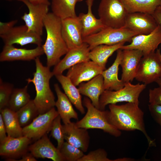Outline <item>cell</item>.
<instances>
[{"mask_svg": "<svg viewBox=\"0 0 161 161\" xmlns=\"http://www.w3.org/2000/svg\"><path fill=\"white\" fill-rule=\"evenodd\" d=\"M138 104L131 102L121 105L109 104V111H106L109 123L118 129L127 131L138 130L147 139L149 146H156L154 140H152L145 130L144 113Z\"/></svg>", "mask_w": 161, "mask_h": 161, "instance_id": "1", "label": "cell"}, {"mask_svg": "<svg viewBox=\"0 0 161 161\" xmlns=\"http://www.w3.org/2000/svg\"><path fill=\"white\" fill-rule=\"evenodd\" d=\"M47 38L42 47L47 57V66L50 68L57 64L61 58L69 50L61 32V19L52 12L48 13L44 20Z\"/></svg>", "mask_w": 161, "mask_h": 161, "instance_id": "2", "label": "cell"}, {"mask_svg": "<svg viewBox=\"0 0 161 161\" xmlns=\"http://www.w3.org/2000/svg\"><path fill=\"white\" fill-rule=\"evenodd\" d=\"M35 61L36 70L33 78L26 81L28 84L32 83L35 86L36 95L33 101L39 114H43L55 106V97L49 85L50 80L54 75L50 68L43 65L39 57Z\"/></svg>", "mask_w": 161, "mask_h": 161, "instance_id": "3", "label": "cell"}, {"mask_svg": "<svg viewBox=\"0 0 161 161\" xmlns=\"http://www.w3.org/2000/svg\"><path fill=\"white\" fill-rule=\"evenodd\" d=\"M83 102L87 111L84 117L75 123L77 127L86 129H100L114 137L120 136V130L111 125L109 121L106 111L101 110L96 108L87 97L84 98Z\"/></svg>", "mask_w": 161, "mask_h": 161, "instance_id": "4", "label": "cell"}, {"mask_svg": "<svg viewBox=\"0 0 161 161\" xmlns=\"http://www.w3.org/2000/svg\"><path fill=\"white\" fill-rule=\"evenodd\" d=\"M17 22V20L7 22H0V37L5 45L16 44L23 46L33 44L37 46H41V36L28 32L25 25L15 26Z\"/></svg>", "mask_w": 161, "mask_h": 161, "instance_id": "5", "label": "cell"}, {"mask_svg": "<svg viewBox=\"0 0 161 161\" xmlns=\"http://www.w3.org/2000/svg\"><path fill=\"white\" fill-rule=\"evenodd\" d=\"M138 35L124 27L119 28L105 27L98 32L83 38L91 50L101 44L113 45L121 43L131 42L132 38Z\"/></svg>", "mask_w": 161, "mask_h": 161, "instance_id": "6", "label": "cell"}, {"mask_svg": "<svg viewBox=\"0 0 161 161\" xmlns=\"http://www.w3.org/2000/svg\"><path fill=\"white\" fill-rule=\"evenodd\" d=\"M146 85L140 83L134 85L128 82L125 83L124 87L118 90H105L100 97L99 109L104 110L108 104H116L119 102H125L139 104V97L145 89Z\"/></svg>", "mask_w": 161, "mask_h": 161, "instance_id": "7", "label": "cell"}, {"mask_svg": "<svg viewBox=\"0 0 161 161\" xmlns=\"http://www.w3.org/2000/svg\"><path fill=\"white\" fill-rule=\"evenodd\" d=\"M98 11L105 27L114 28L124 27L129 13L122 0H101Z\"/></svg>", "mask_w": 161, "mask_h": 161, "instance_id": "8", "label": "cell"}, {"mask_svg": "<svg viewBox=\"0 0 161 161\" xmlns=\"http://www.w3.org/2000/svg\"><path fill=\"white\" fill-rule=\"evenodd\" d=\"M161 78V63L156 52L143 55L139 63L135 79L148 84Z\"/></svg>", "mask_w": 161, "mask_h": 161, "instance_id": "9", "label": "cell"}, {"mask_svg": "<svg viewBox=\"0 0 161 161\" xmlns=\"http://www.w3.org/2000/svg\"><path fill=\"white\" fill-rule=\"evenodd\" d=\"M23 2L29 10V13H25L21 19L29 32H32L41 36L44 27V20L48 14L50 5L45 4H34L27 0H18Z\"/></svg>", "mask_w": 161, "mask_h": 161, "instance_id": "10", "label": "cell"}, {"mask_svg": "<svg viewBox=\"0 0 161 161\" xmlns=\"http://www.w3.org/2000/svg\"><path fill=\"white\" fill-rule=\"evenodd\" d=\"M59 114L53 107L47 112L39 114L29 125L22 128V134L31 140H37L50 131L52 123Z\"/></svg>", "mask_w": 161, "mask_h": 161, "instance_id": "11", "label": "cell"}, {"mask_svg": "<svg viewBox=\"0 0 161 161\" xmlns=\"http://www.w3.org/2000/svg\"><path fill=\"white\" fill-rule=\"evenodd\" d=\"M161 44V29L158 26L152 32L146 35H138L133 37L130 43L124 45L120 49H135L141 50L143 55L155 52Z\"/></svg>", "mask_w": 161, "mask_h": 161, "instance_id": "12", "label": "cell"}, {"mask_svg": "<svg viewBox=\"0 0 161 161\" xmlns=\"http://www.w3.org/2000/svg\"><path fill=\"white\" fill-rule=\"evenodd\" d=\"M104 70L92 61L77 64L69 68L66 76L76 86L101 74Z\"/></svg>", "mask_w": 161, "mask_h": 161, "instance_id": "13", "label": "cell"}, {"mask_svg": "<svg viewBox=\"0 0 161 161\" xmlns=\"http://www.w3.org/2000/svg\"><path fill=\"white\" fill-rule=\"evenodd\" d=\"M31 139L25 136L18 137L8 136L0 143V155L7 158V161H13L28 151Z\"/></svg>", "mask_w": 161, "mask_h": 161, "instance_id": "14", "label": "cell"}, {"mask_svg": "<svg viewBox=\"0 0 161 161\" xmlns=\"http://www.w3.org/2000/svg\"><path fill=\"white\" fill-rule=\"evenodd\" d=\"M90 50L89 45L84 42L79 47L69 49L64 58L54 66L52 71L54 76L62 74L77 64L90 61Z\"/></svg>", "mask_w": 161, "mask_h": 161, "instance_id": "15", "label": "cell"}, {"mask_svg": "<svg viewBox=\"0 0 161 161\" xmlns=\"http://www.w3.org/2000/svg\"><path fill=\"white\" fill-rule=\"evenodd\" d=\"M157 26L151 14L134 12L128 14L124 27L138 35H146L153 32Z\"/></svg>", "mask_w": 161, "mask_h": 161, "instance_id": "16", "label": "cell"}, {"mask_svg": "<svg viewBox=\"0 0 161 161\" xmlns=\"http://www.w3.org/2000/svg\"><path fill=\"white\" fill-rule=\"evenodd\" d=\"M61 32L69 49L79 47L83 43L81 26L78 16L61 20Z\"/></svg>", "mask_w": 161, "mask_h": 161, "instance_id": "17", "label": "cell"}, {"mask_svg": "<svg viewBox=\"0 0 161 161\" xmlns=\"http://www.w3.org/2000/svg\"><path fill=\"white\" fill-rule=\"evenodd\" d=\"M143 56V52L139 49L122 50L120 65L122 69L121 80L124 83L132 82L135 78L139 63Z\"/></svg>", "mask_w": 161, "mask_h": 161, "instance_id": "18", "label": "cell"}, {"mask_svg": "<svg viewBox=\"0 0 161 161\" xmlns=\"http://www.w3.org/2000/svg\"><path fill=\"white\" fill-rule=\"evenodd\" d=\"M44 54L42 46L27 49L15 47L13 45H4L0 54V61L17 60L30 61Z\"/></svg>", "mask_w": 161, "mask_h": 161, "instance_id": "19", "label": "cell"}, {"mask_svg": "<svg viewBox=\"0 0 161 161\" xmlns=\"http://www.w3.org/2000/svg\"><path fill=\"white\" fill-rule=\"evenodd\" d=\"M28 150L37 158H47L54 161H64L60 150L51 142L47 134L29 145Z\"/></svg>", "mask_w": 161, "mask_h": 161, "instance_id": "20", "label": "cell"}, {"mask_svg": "<svg viewBox=\"0 0 161 161\" xmlns=\"http://www.w3.org/2000/svg\"><path fill=\"white\" fill-rule=\"evenodd\" d=\"M63 129L66 141L84 152L87 151L90 139L87 129L79 128L75 123L71 122L63 125Z\"/></svg>", "mask_w": 161, "mask_h": 161, "instance_id": "21", "label": "cell"}, {"mask_svg": "<svg viewBox=\"0 0 161 161\" xmlns=\"http://www.w3.org/2000/svg\"><path fill=\"white\" fill-rule=\"evenodd\" d=\"M78 89L81 94L89 98L95 107L99 109L100 97L105 90L103 78L101 74L96 76L86 83H81Z\"/></svg>", "mask_w": 161, "mask_h": 161, "instance_id": "22", "label": "cell"}, {"mask_svg": "<svg viewBox=\"0 0 161 161\" xmlns=\"http://www.w3.org/2000/svg\"><path fill=\"white\" fill-rule=\"evenodd\" d=\"M122 55V50L117 51L116 58L112 65L108 69L104 70L101 74L103 78L104 88L105 90L116 91L123 88L125 83L118 77L119 67Z\"/></svg>", "mask_w": 161, "mask_h": 161, "instance_id": "23", "label": "cell"}, {"mask_svg": "<svg viewBox=\"0 0 161 161\" xmlns=\"http://www.w3.org/2000/svg\"><path fill=\"white\" fill-rule=\"evenodd\" d=\"M94 0H86L88 11L80 13L78 17L81 23L83 38L97 33L105 27L100 20L93 14L92 7Z\"/></svg>", "mask_w": 161, "mask_h": 161, "instance_id": "24", "label": "cell"}, {"mask_svg": "<svg viewBox=\"0 0 161 161\" xmlns=\"http://www.w3.org/2000/svg\"><path fill=\"white\" fill-rule=\"evenodd\" d=\"M54 87L57 97L55 106L64 124L70 123L72 118L78 120V114L73 108L72 103L67 96L61 90L58 84H55Z\"/></svg>", "mask_w": 161, "mask_h": 161, "instance_id": "25", "label": "cell"}, {"mask_svg": "<svg viewBox=\"0 0 161 161\" xmlns=\"http://www.w3.org/2000/svg\"><path fill=\"white\" fill-rule=\"evenodd\" d=\"M61 85L64 93L72 103L82 114L85 113L83 106L81 94L78 88H77L67 76L62 74L55 76Z\"/></svg>", "mask_w": 161, "mask_h": 161, "instance_id": "26", "label": "cell"}, {"mask_svg": "<svg viewBox=\"0 0 161 161\" xmlns=\"http://www.w3.org/2000/svg\"><path fill=\"white\" fill-rule=\"evenodd\" d=\"M125 43L123 42L113 45L101 44L97 46L90 50V59L105 70L109 58L115 51L120 49Z\"/></svg>", "mask_w": 161, "mask_h": 161, "instance_id": "27", "label": "cell"}, {"mask_svg": "<svg viewBox=\"0 0 161 161\" xmlns=\"http://www.w3.org/2000/svg\"><path fill=\"white\" fill-rule=\"evenodd\" d=\"M83 0H51L52 12L62 20L77 16L75 11L76 4Z\"/></svg>", "mask_w": 161, "mask_h": 161, "instance_id": "28", "label": "cell"}, {"mask_svg": "<svg viewBox=\"0 0 161 161\" xmlns=\"http://www.w3.org/2000/svg\"><path fill=\"white\" fill-rule=\"evenodd\" d=\"M6 128L8 136L18 137L23 136L16 112L8 107L0 111Z\"/></svg>", "mask_w": 161, "mask_h": 161, "instance_id": "29", "label": "cell"}, {"mask_svg": "<svg viewBox=\"0 0 161 161\" xmlns=\"http://www.w3.org/2000/svg\"><path fill=\"white\" fill-rule=\"evenodd\" d=\"M128 12H141L152 14L159 7L161 0H122Z\"/></svg>", "mask_w": 161, "mask_h": 161, "instance_id": "30", "label": "cell"}, {"mask_svg": "<svg viewBox=\"0 0 161 161\" xmlns=\"http://www.w3.org/2000/svg\"><path fill=\"white\" fill-rule=\"evenodd\" d=\"M28 87L27 85L23 88H14L7 107L16 112L28 103L31 100Z\"/></svg>", "mask_w": 161, "mask_h": 161, "instance_id": "31", "label": "cell"}, {"mask_svg": "<svg viewBox=\"0 0 161 161\" xmlns=\"http://www.w3.org/2000/svg\"><path fill=\"white\" fill-rule=\"evenodd\" d=\"M16 112L20 124L23 128L30 124L39 114L33 100Z\"/></svg>", "mask_w": 161, "mask_h": 161, "instance_id": "32", "label": "cell"}, {"mask_svg": "<svg viewBox=\"0 0 161 161\" xmlns=\"http://www.w3.org/2000/svg\"><path fill=\"white\" fill-rule=\"evenodd\" d=\"M59 150L65 161H78L84 155L82 150L66 141L64 142Z\"/></svg>", "mask_w": 161, "mask_h": 161, "instance_id": "33", "label": "cell"}, {"mask_svg": "<svg viewBox=\"0 0 161 161\" xmlns=\"http://www.w3.org/2000/svg\"><path fill=\"white\" fill-rule=\"evenodd\" d=\"M61 120L59 115L54 119L50 131L51 135L57 142V148L59 150L65 142L63 125H61Z\"/></svg>", "mask_w": 161, "mask_h": 161, "instance_id": "34", "label": "cell"}, {"mask_svg": "<svg viewBox=\"0 0 161 161\" xmlns=\"http://www.w3.org/2000/svg\"><path fill=\"white\" fill-rule=\"evenodd\" d=\"M14 89L12 84L4 82L0 79V111L7 107L12 92Z\"/></svg>", "mask_w": 161, "mask_h": 161, "instance_id": "35", "label": "cell"}, {"mask_svg": "<svg viewBox=\"0 0 161 161\" xmlns=\"http://www.w3.org/2000/svg\"><path fill=\"white\" fill-rule=\"evenodd\" d=\"M107 157L106 152L104 149L100 148L92 151L87 154L84 155L78 161H112Z\"/></svg>", "mask_w": 161, "mask_h": 161, "instance_id": "36", "label": "cell"}, {"mask_svg": "<svg viewBox=\"0 0 161 161\" xmlns=\"http://www.w3.org/2000/svg\"><path fill=\"white\" fill-rule=\"evenodd\" d=\"M149 102L151 104L161 105V87L149 89Z\"/></svg>", "mask_w": 161, "mask_h": 161, "instance_id": "37", "label": "cell"}, {"mask_svg": "<svg viewBox=\"0 0 161 161\" xmlns=\"http://www.w3.org/2000/svg\"><path fill=\"white\" fill-rule=\"evenodd\" d=\"M148 108L153 119L161 126V105L149 104Z\"/></svg>", "mask_w": 161, "mask_h": 161, "instance_id": "38", "label": "cell"}, {"mask_svg": "<svg viewBox=\"0 0 161 161\" xmlns=\"http://www.w3.org/2000/svg\"><path fill=\"white\" fill-rule=\"evenodd\" d=\"M6 128L1 114H0V143L7 137Z\"/></svg>", "mask_w": 161, "mask_h": 161, "instance_id": "39", "label": "cell"}, {"mask_svg": "<svg viewBox=\"0 0 161 161\" xmlns=\"http://www.w3.org/2000/svg\"><path fill=\"white\" fill-rule=\"evenodd\" d=\"M151 15L161 29V6L158 7Z\"/></svg>", "mask_w": 161, "mask_h": 161, "instance_id": "40", "label": "cell"}, {"mask_svg": "<svg viewBox=\"0 0 161 161\" xmlns=\"http://www.w3.org/2000/svg\"><path fill=\"white\" fill-rule=\"evenodd\" d=\"M35 157L30 152H27L21 157V158L17 160L18 161H36Z\"/></svg>", "mask_w": 161, "mask_h": 161, "instance_id": "41", "label": "cell"}, {"mask_svg": "<svg viewBox=\"0 0 161 161\" xmlns=\"http://www.w3.org/2000/svg\"><path fill=\"white\" fill-rule=\"evenodd\" d=\"M34 4H45L50 5V3L49 0H27Z\"/></svg>", "mask_w": 161, "mask_h": 161, "instance_id": "42", "label": "cell"}, {"mask_svg": "<svg viewBox=\"0 0 161 161\" xmlns=\"http://www.w3.org/2000/svg\"><path fill=\"white\" fill-rule=\"evenodd\" d=\"M156 52H157L158 55L159 59L161 63V53L160 52V49H157Z\"/></svg>", "mask_w": 161, "mask_h": 161, "instance_id": "43", "label": "cell"}, {"mask_svg": "<svg viewBox=\"0 0 161 161\" xmlns=\"http://www.w3.org/2000/svg\"><path fill=\"white\" fill-rule=\"evenodd\" d=\"M155 82L159 86L161 87V78L159 79Z\"/></svg>", "mask_w": 161, "mask_h": 161, "instance_id": "44", "label": "cell"}]
</instances>
